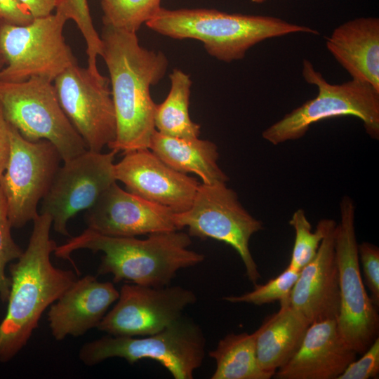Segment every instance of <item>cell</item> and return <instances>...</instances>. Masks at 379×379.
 <instances>
[{
  "label": "cell",
  "instance_id": "6da1fadb",
  "mask_svg": "<svg viewBox=\"0 0 379 379\" xmlns=\"http://www.w3.org/2000/svg\"><path fill=\"white\" fill-rule=\"evenodd\" d=\"M100 38L117 121L109 149L123 154L149 149L156 131L150 87L165 75L168 59L140 46L135 32L103 26Z\"/></svg>",
  "mask_w": 379,
  "mask_h": 379
},
{
  "label": "cell",
  "instance_id": "7a4b0ae2",
  "mask_svg": "<svg viewBox=\"0 0 379 379\" xmlns=\"http://www.w3.org/2000/svg\"><path fill=\"white\" fill-rule=\"evenodd\" d=\"M25 251L9 266L11 287L6 315L0 323V362L14 358L38 326L44 311L78 279L69 270L55 267L51 255L57 244L50 237L52 220L39 213Z\"/></svg>",
  "mask_w": 379,
  "mask_h": 379
},
{
  "label": "cell",
  "instance_id": "3957f363",
  "mask_svg": "<svg viewBox=\"0 0 379 379\" xmlns=\"http://www.w3.org/2000/svg\"><path fill=\"white\" fill-rule=\"evenodd\" d=\"M191 244L189 234L180 230L152 233L139 239L107 236L87 228L57 246L53 253L59 258L69 260L79 271L70 257L73 251H100L103 255L98 275L112 274L115 283L164 287L170 285L180 270L204 260L203 254L188 248Z\"/></svg>",
  "mask_w": 379,
  "mask_h": 379
},
{
  "label": "cell",
  "instance_id": "277c9868",
  "mask_svg": "<svg viewBox=\"0 0 379 379\" xmlns=\"http://www.w3.org/2000/svg\"><path fill=\"white\" fill-rule=\"evenodd\" d=\"M145 25L165 36L199 40L210 55L226 62L243 59L248 49L267 39L297 32L319 34L278 18L209 8L161 7Z\"/></svg>",
  "mask_w": 379,
  "mask_h": 379
},
{
  "label": "cell",
  "instance_id": "5b68a950",
  "mask_svg": "<svg viewBox=\"0 0 379 379\" xmlns=\"http://www.w3.org/2000/svg\"><path fill=\"white\" fill-rule=\"evenodd\" d=\"M302 77L315 85L317 95L267 128L262 138L277 145L303 137L311 125L343 116L361 119L366 132L379 138V91L370 84L352 79L341 84H329L308 60L302 61Z\"/></svg>",
  "mask_w": 379,
  "mask_h": 379
},
{
  "label": "cell",
  "instance_id": "8992f818",
  "mask_svg": "<svg viewBox=\"0 0 379 379\" xmlns=\"http://www.w3.org/2000/svg\"><path fill=\"white\" fill-rule=\"evenodd\" d=\"M206 339L197 324L181 317L164 330L138 337L107 335L86 342L79 351L80 361L93 366L113 357L133 364L141 359L159 362L175 379H192L205 356Z\"/></svg>",
  "mask_w": 379,
  "mask_h": 379
},
{
  "label": "cell",
  "instance_id": "52a82bcc",
  "mask_svg": "<svg viewBox=\"0 0 379 379\" xmlns=\"http://www.w3.org/2000/svg\"><path fill=\"white\" fill-rule=\"evenodd\" d=\"M0 105L8 123L24 138L48 140L63 161L87 149L64 113L53 81L37 76L22 81L0 80Z\"/></svg>",
  "mask_w": 379,
  "mask_h": 379
},
{
  "label": "cell",
  "instance_id": "ba28073f",
  "mask_svg": "<svg viewBox=\"0 0 379 379\" xmlns=\"http://www.w3.org/2000/svg\"><path fill=\"white\" fill-rule=\"evenodd\" d=\"M340 215L334 244L340 295L336 322L346 343L357 354H363L378 337L379 316L361 275L355 206L349 196H343L340 201Z\"/></svg>",
  "mask_w": 379,
  "mask_h": 379
},
{
  "label": "cell",
  "instance_id": "9c48e42d",
  "mask_svg": "<svg viewBox=\"0 0 379 379\" xmlns=\"http://www.w3.org/2000/svg\"><path fill=\"white\" fill-rule=\"evenodd\" d=\"M67 21L55 12L24 25L0 22V52L5 60L0 80L22 81L37 76L53 81L77 64L63 36Z\"/></svg>",
  "mask_w": 379,
  "mask_h": 379
},
{
  "label": "cell",
  "instance_id": "30bf717a",
  "mask_svg": "<svg viewBox=\"0 0 379 379\" xmlns=\"http://www.w3.org/2000/svg\"><path fill=\"white\" fill-rule=\"evenodd\" d=\"M176 228L188 229L190 237L213 239L232 247L240 256L246 274L255 285L260 274L249 249V241L262 230V222L240 203L237 194L226 183L200 184L190 207L175 213Z\"/></svg>",
  "mask_w": 379,
  "mask_h": 379
},
{
  "label": "cell",
  "instance_id": "8fae6325",
  "mask_svg": "<svg viewBox=\"0 0 379 379\" xmlns=\"http://www.w3.org/2000/svg\"><path fill=\"white\" fill-rule=\"evenodd\" d=\"M9 137V159L0 178V188L11 227L20 228L39 215L38 206L48 193L62 159L51 142L29 141L11 124Z\"/></svg>",
  "mask_w": 379,
  "mask_h": 379
},
{
  "label": "cell",
  "instance_id": "7c38bea8",
  "mask_svg": "<svg viewBox=\"0 0 379 379\" xmlns=\"http://www.w3.org/2000/svg\"><path fill=\"white\" fill-rule=\"evenodd\" d=\"M59 103L87 149L102 152L113 143L117 121L109 80L74 64L53 81Z\"/></svg>",
  "mask_w": 379,
  "mask_h": 379
},
{
  "label": "cell",
  "instance_id": "4fadbf2b",
  "mask_svg": "<svg viewBox=\"0 0 379 379\" xmlns=\"http://www.w3.org/2000/svg\"><path fill=\"white\" fill-rule=\"evenodd\" d=\"M114 150L107 153L86 149L63 161L52 185L41 201L39 213L48 214L54 230L69 237L67 222L82 211H87L104 192L117 182Z\"/></svg>",
  "mask_w": 379,
  "mask_h": 379
},
{
  "label": "cell",
  "instance_id": "5bb4252c",
  "mask_svg": "<svg viewBox=\"0 0 379 379\" xmlns=\"http://www.w3.org/2000/svg\"><path fill=\"white\" fill-rule=\"evenodd\" d=\"M197 301L195 293L180 286L152 287L125 284L115 305L97 328L114 336H145L157 333L182 317Z\"/></svg>",
  "mask_w": 379,
  "mask_h": 379
},
{
  "label": "cell",
  "instance_id": "9a60e30c",
  "mask_svg": "<svg viewBox=\"0 0 379 379\" xmlns=\"http://www.w3.org/2000/svg\"><path fill=\"white\" fill-rule=\"evenodd\" d=\"M124 154L114 164V175L126 191L175 213L190 207L200 185L196 178L173 169L149 149Z\"/></svg>",
  "mask_w": 379,
  "mask_h": 379
},
{
  "label": "cell",
  "instance_id": "2e32d148",
  "mask_svg": "<svg viewBox=\"0 0 379 379\" xmlns=\"http://www.w3.org/2000/svg\"><path fill=\"white\" fill-rule=\"evenodd\" d=\"M171 209L112 184L86 211L88 228L112 237H136L178 230Z\"/></svg>",
  "mask_w": 379,
  "mask_h": 379
},
{
  "label": "cell",
  "instance_id": "e0dca14e",
  "mask_svg": "<svg viewBox=\"0 0 379 379\" xmlns=\"http://www.w3.org/2000/svg\"><path fill=\"white\" fill-rule=\"evenodd\" d=\"M336 222L331 219L314 258L305 265L292 288L289 302L311 324L335 319L340 306L335 254Z\"/></svg>",
  "mask_w": 379,
  "mask_h": 379
},
{
  "label": "cell",
  "instance_id": "ac0fdd59",
  "mask_svg": "<svg viewBox=\"0 0 379 379\" xmlns=\"http://www.w3.org/2000/svg\"><path fill=\"white\" fill-rule=\"evenodd\" d=\"M357 352L341 336L335 319L312 322L294 355L277 369V379H337Z\"/></svg>",
  "mask_w": 379,
  "mask_h": 379
},
{
  "label": "cell",
  "instance_id": "d6986e66",
  "mask_svg": "<svg viewBox=\"0 0 379 379\" xmlns=\"http://www.w3.org/2000/svg\"><path fill=\"white\" fill-rule=\"evenodd\" d=\"M119 295L112 282L100 281L91 274L77 279L50 306L48 321L52 336L60 341L97 328Z\"/></svg>",
  "mask_w": 379,
  "mask_h": 379
},
{
  "label": "cell",
  "instance_id": "ffe728a7",
  "mask_svg": "<svg viewBox=\"0 0 379 379\" xmlns=\"http://www.w3.org/2000/svg\"><path fill=\"white\" fill-rule=\"evenodd\" d=\"M326 45L352 79L379 91V20L360 18L336 27Z\"/></svg>",
  "mask_w": 379,
  "mask_h": 379
},
{
  "label": "cell",
  "instance_id": "44dd1931",
  "mask_svg": "<svg viewBox=\"0 0 379 379\" xmlns=\"http://www.w3.org/2000/svg\"><path fill=\"white\" fill-rule=\"evenodd\" d=\"M310 324L289 300L280 302L279 311L265 318L253 333L261 369L274 374L286 364L298 350Z\"/></svg>",
  "mask_w": 379,
  "mask_h": 379
},
{
  "label": "cell",
  "instance_id": "7402d4cb",
  "mask_svg": "<svg viewBox=\"0 0 379 379\" xmlns=\"http://www.w3.org/2000/svg\"><path fill=\"white\" fill-rule=\"evenodd\" d=\"M149 149L173 169L197 175L203 184L226 183L229 180L218 165V147L210 140L177 138L155 131Z\"/></svg>",
  "mask_w": 379,
  "mask_h": 379
},
{
  "label": "cell",
  "instance_id": "603a6c76",
  "mask_svg": "<svg viewBox=\"0 0 379 379\" xmlns=\"http://www.w3.org/2000/svg\"><path fill=\"white\" fill-rule=\"evenodd\" d=\"M171 88L166 99L157 105L154 122L159 133L177 138H199L200 126L190 115L189 106L192 80L180 69H174L169 75Z\"/></svg>",
  "mask_w": 379,
  "mask_h": 379
},
{
  "label": "cell",
  "instance_id": "cb8c5ba5",
  "mask_svg": "<svg viewBox=\"0 0 379 379\" xmlns=\"http://www.w3.org/2000/svg\"><path fill=\"white\" fill-rule=\"evenodd\" d=\"M209 356L216 364L212 379H270L274 375L258 364L253 333L228 334Z\"/></svg>",
  "mask_w": 379,
  "mask_h": 379
},
{
  "label": "cell",
  "instance_id": "d4e9b609",
  "mask_svg": "<svg viewBox=\"0 0 379 379\" xmlns=\"http://www.w3.org/2000/svg\"><path fill=\"white\" fill-rule=\"evenodd\" d=\"M161 0H101L103 26L137 32L161 9Z\"/></svg>",
  "mask_w": 379,
  "mask_h": 379
},
{
  "label": "cell",
  "instance_id": "484cf974",
  "mask_svg": "<svg viewBox=\"0 0 379 379\" xmlns=\"http://www.w3.org/2000/svg\"><path fill=\"white\" fill-rule=\"evenodd\" d=\"M331 219L324 218L317 223L314 232L303 209L296 210L289 220L295 231V241L288 266L300 271L316 255Z\"/></svg>",
  "mask_w": 379,
  "mask_h": 379
},
{
  "label": "cell",
  "instance_id": "4316f807",
  "mask_svg": "<svg viewBox=\"0 0 379 379\" xmlns=\"http://www.w3.org/2000/svg\"><path fill=\"white\" fill-rule=\"evenodd\" d=\"M55 12L76 23L86 42L87 68L93 74H98L97 59L102 55V44L93 25L87 0H59Z\"/></svg>",
  "mask_w": 379,
  "mask_h": 379
},
{
  "label": "cell",
  "instance_id": "83f0119b",
  "mask_svg": "<svg viewBox=\"0 0 379 379\" xmlns=\"http://www.w3.org/2000/svg\"><path fill=\"white\" fill-rule=\"evenodd\" d=\"M300 271L288 266L281 274L265 284L256 285L254 289L241 295H231L223 300L232 303H248L262 305L274 301L288 300Z\"/></svg>",
  "mask_w": 379,
  "mask_h": 379
},
{
  "label": "cell",
  "instance_id": "f1b7e54d",
  "mask_svg": "<svg viewBox=\"0 0 379 379\" xmlns=\"http://www.w3.org/2000/svg\"><path fill=\"white\" fill-rule=\"evenodd\" d=\"M11 228L0 188V299L3 302L8 301L11 287V279L6 274V267L11 261L18 260L23 253L11 236Z\"/></svg>",
  "mask_w": 379,
  "mask_h": 379
},
{
  "label": "cell",
  "instance_id": "f546056e",
  "mask_svg": "<svg viewBox=\"0 0 379 379\" xmlns=\"http://www.w3.org/2000/svg\"><path fill=\"white\" fill-rule=\"evenodd\" d=\"M359 259L363 270L364 283L371 293V299L376 307L379 306V248L363 241L358 244Z\"/></svg>",
  "mask_w": 379,
  "mask_h": 379
},
{
  "label": "cell",
  "instance_id": "4dcf8cb0",
  "mask_svg": "<svg viewBox=\"0 0 379 379\" xmlns=\"http://www.w3.org/2000/svg\"><path fill=\"white\" fill-rule=\"evenodd\" d=\"M359 359L352 361L337 379L376 378L379 373V338Z\"/></svg>",
  "mask_w": 379,
  "mask_h": 379
},
{
  "label": "cell",
  "instance_id": "1f68e13d",
  "mask_svg": "<svg viewBox=\"0 0 379 379\" xmlns=\"http://www.w3.org/2000/svg\"><path fill=\"white\" fill-rule=\"evenodd\" d=\"M33 17L18 0H0V22L24 25Z\"/></svg>",
  "mask_w": 379,
  "mask_h": 379
},
{
  "label": "cell",
  "instance_id": "d6a6232c",
  "mask_svg": "<svg viewBox=\"0 0 379 379\" xmlns=\"http://www.w3.org/2000/svg\"><path fill=\"white\" fill-rule=\"evenodd\" d=\"M10 147L9 124L0 105V178L8 164Z\"/></svg>",
  "mask_w": 379,
  "mask_h": 379
},
{
  "label": "cell",
  "instance_id": "836d02e7",
  "mask_svg": "<svg viewBox=\"0 0 379 379\" xmlns=\"http://www.w3.org/2000/svg\"><path fill=\"white\" fill-rule=\"evenodd\" d=\"M33 18H43L53 13L59 0H18Z\"/></svg>",
  "mask_w": 379,
  "mask_h": 379
},
{
  "label": "cell",
  "instance_id": "e575fe53",
  "mask_svg": "<svg viewBox=\"0 0 379 379\" xmlns=\"http://www.w3.org/2000/svg\"><path fill=\"white\" fill-rule=\"evenodd\" d=\"M5 66V60L0 52V70Z\"/></svg>",
  "mask_w": 379,
  "mask_h": 379
},
{
  "label": "cell",
  "instance_id": "d590c367",
  "mask_svg": "<svg viewBox=\"0 0 379 379\" xmlns=\"http://www.w3.org/2000/svg\"><path fill=\"white\" fill-rule=\"evenodd\" d=\"M251 1L255 3H262L265 1V0H251Z\"/></svg>",
  "mask_w": 379,
  "mask_h": 379
}]
</instances>
